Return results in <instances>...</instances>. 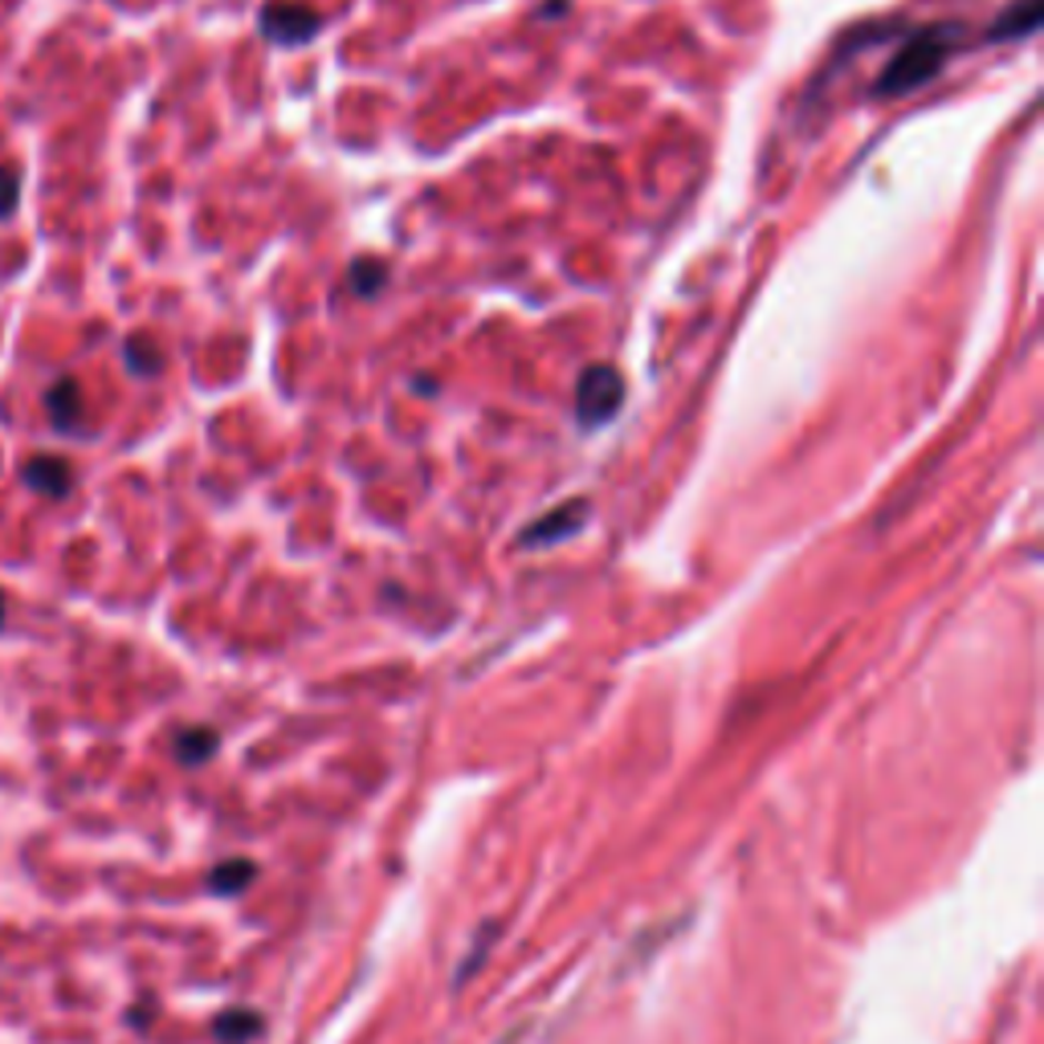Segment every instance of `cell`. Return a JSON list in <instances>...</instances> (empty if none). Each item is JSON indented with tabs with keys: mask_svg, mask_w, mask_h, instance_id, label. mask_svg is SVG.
Returning <instances> with one entry per match:
<instances>
[{
	"mask_svg": "<svg viewBox=\"0 0 1044 1044\" xmlns=\"http://www.w3.org/2000/svg\"><path fill=\"white\" fill-rule=\"evenodd\" d=\"M1041 26V0H1020L1016 9H1004L1000 13V21L992 26V38H1020V33H1032V29Z\"/></svg>",
	"mask_w": 1044,
	"mask_h": 1044,
	"instance_id": "7",
	"label": "cell"
},
{
	"mask_svg": "<svg viewBox=\"0 0 1044 1044\" xmlns=\"http://www.w3.org/2000/svg\"><path fill=\"white\" fill-rule=\"evenodd\" d=\"M250 1032H257V1016L253 1012H229L225 1020H216V1036H225V1041H241Z\"/></svg>",
	"mask_w": 1044,
	"mask_h": 1044,
	"instance_id": "11",
	"label": "cell"
},
{
	"mask_svg": "<svg viewBox=\"0 0 1044 1044\" xmlns=\"http://www.w3.org/2000/svg\"><path fill=\"white\" fill-rule=\"evenodd\" d=\"M45 404H50L53 425L62 428V433H70V428H74L78 408H82V396H78V384H74V379H58V384H53V388H50V396H45Z\"/></svg>",
	"mask_w": 1044,
	"mask_h": 1044,
	"instance_id": "6",
	"label": "cell"
},
{
	"mask_svg": "<svg viewBox=\"0 0 1044 1044\" xmlns=\"http://www.w3.org/2000/svg\"><path fill=\"white\" fill-rule=\"evenodd\" d=\"M0 625H4V596H0Z\"/></svg>",
	"mask_w": 1044,
	"mask_h": 1044,
	"instance_id": "13",
	"label": "cell"
},
{
	"mask_svg": "<svg viewBox=\"0 0 1044 1044\" xmlns=\"http://www.w3.org/2000/svg\"><path fill=\"white\" fill-rule=\"evenodd\" d=\"M959 26H926L893 53L890 65L878 78V94H906V90L931 82L946 65V53L955 45Z\"/></svg>",
	"mask_w": 1044,
	"mask_h": 1044,
	"instance_id": "1",
	"label": "cell"
},
{
	"mask_svg": "<svg viewBox=\"0 0 1044 1044\" xmlns=\"http://www.w3.org/2000/svg\"><path fill=\"white\" fill-rule=\"evenodd\" d=\"M584 515H588V503H579V498H571V503H564L555 515L539 518L530 530H523V543L527 547H539V543H555V539H567V535H576L579 527H584Z\"/></svg>",
	"mask_w": 1044,
	"mask_h": 1044,
	"instance_id": "4",
	"label": "cell"
},
{
	"mask_svg": "<svg viewBox=\"0 0 1044 1044\" xmlns=\"http://www.w3.org/2000/svg\"><path fill=\"white\" fill-rule=\"evenodd\" d=\"M262 33L277 45H303L318 33V13L306 4H265Z\"/></svg>",
	"mask_w": 1044,
	"mask_h": 1044,
	"instance_id": "3",
	"label": "cell"
},
{
	"mask_svg": "<svg viewBox=\"0 0 1044 1044\" xmlns=\"http://www.w3.org/2000/svg\"><path fill=\"white\" fill-rule=\"evenodd\" d=\"M216 739L209 734V730H184L176 739V756L184 759V763H204V759L213 756Z\"/></svg>",
	"mask_w": 1044,
	"mask_h": 1044,
	"instance_id": "8",
	"label": "cell"
},
{
	"mask_svg": "<svg viewBox=\"0 0 1044 1044\" xmlns=\"http://www.w3.org/2000/svg\"><path fill=\"white\" fill-rule=\"evenodd\" d=\"M26 482L33 486V490L62 498V494L70 490L74 474H70V462H65V457H33V462L26 466Z\"/></svg>",
	"mask_w": 1044,
	"mask_h": 1044,
	"instance_id": "5",
	"label": "cell"
},
{
	"mask_svg": "<svg viewBox=\"0 0 1044 1044\" xmlns=\"http://www.w3.org/2000/svg\"><path fill=\"white\" fill-rule=\"evenodd\" d=\"M17 196H21V180H17V172L9 164H0V216L13 213Z\"/></svg>",
	"mask_w": 1044,
	"mask_h": 1044,
	"instance_id": "12",
	"label": "cell"
},
{
	"mask_svg": "<svg viewBox=\"0 0 1044 1044\" xmlns=\"http://www.w3.org/2000/svg\"><path fill=\"white\" fill-rule=\"evenodd\" d=\"M160 364H164L160 352H155V347H143V339L126 343V367H131V372H139V376H155Z\"/></svg>",
	"mask_w": 1044,
	"mask_h": 1044,
	"instance_id": "10",
	"label": "cell"
},
{
	"mask_svg": "<svg viewBox=\"0 0 1044 1044\" xmlns=\"http://www.w3.org/2000/svg\"><path fill=\"white\" fill-rule=\"evenodd\" d=\"M620 401H625V384H620V376L612 372V367H588L584 376H579V388H576V408H579V425H605V420H612L620 408Z\"/></svg>",
	"mask_w": 1044,
	"mask_h": 1044,
	"instance_id": "2",
	"label": "cell"
},
{
	"mask_svg": "<svg viewBox=\"0 0 1044 1044\" xmlns=\"http://www.w3.org/2000/svg\"><path fill=\"white\" fill-rule=\"evenodd\" d=\"M250 878H253V865H250V861H233V865L213 869L209 885H213L216 893H237V890H245V881H250Z\"/></svg>",
	"mask_w": 1044,
	"mask_h": 1044,
	"instance_id": "9",
	"label": "cell"
}]
</instances>
